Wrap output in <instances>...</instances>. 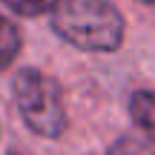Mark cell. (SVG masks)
I'll use <instances>...</instances> for the list:
<instances>
[{"label":"cell","mask_w":155,"mask_h":155,"mask_svg":"<svg viewBox=\"0 0 155 155\" xmlns=\"http://www.w3.org/2000/svg\"><path fill=\"white\" fill-rule=\"evenodd\" d=\"M52 29L83 52H115L124 43V17L109 0H63Z\"/></svg>","instance_id":"obj_1"},{"label":"cell","mask_w":155,"mask_h":155,"mask_svg":"<svg viewBox=\"0 0 155 155\" xmlns=\"http://www.w3.org/2000/svg\"><path fill=\"white\" fill-rule=\"evenodd\" d=\"M12 89H15L17 109L35 135L58 138L66 129L63 95L55 78L38 72V69H20L12 81Z\"/></svg>","instance_id":"obj_2"},{"label":"cell","mask_w":155,"mask_h":155,"mask_svg":"<svg viewBox=\"0 0 155 155\" xmlns=\"http://www.w3.org/2000/svg\"><path fill=\"white\" fill-rule=\"evenodd\" d=\"M20 55V29L0 15V69H9Z\"/></svg>","instance_id":"obj_3"},{"label":"cell","mask_w":155,"mask_h":155,"mask_svg":"<svg viewBox=\"0 0 155 155\" xmlns=\"http://www.w3.org/2000/svg\"><path fill=\"white\" fill-rule=\"evenodd\" d=\"M152 112H155V98H152L150 89L132 92V98H129V115H132V121L138 124L147 135L152 132Z\"/></svg>","instance_id":"obj_4"},{"label":"cell","mask_w":155,"mask_h":155,"mask_svg":"<svg viewBox=\"0 0 155 155\" xmlns=\"http://www.w3.org/2000/svg\"><path fill=\"white\" fill-rule=\"evenodd\" d=\"M0 3L20 17H38V15H52L63 0H0Z\"/></svg>","instance_id":"obj_5"},{"label":"cell","mask_w":155,"mask_h":155,"mask_svg":"<svg viewBox=\"0 0 155 155\" xmlns=\"http://www.w3.org/2000/svg\"><path fill=\"white\" fill-rule=\"evenodd\" d=\"M106 155H152V147H150V141H144V138L124 135V138H118L115 144L109 147Z\"/></svg>","instance_id":"obj_6"},{"label":"cell","mask_w":155,"mask_h":155,"mask_svg":"<svg viewBox=\"0 0 155 155\" xmlns=\"http://www.w3.org/2000/svg\"><path fill=\"white\" fill-rule=\"evenodd\" d=\"M141 3H152V0H141Z\"/></svg>","instance_id":"obj_7"},{"label":"cell","mask_w":155,"mask_h":155,"mask_svg":"<svg viewBox=\"0 0 155 155\" xmlns=\"http://www.w3.org/2000/svg\"><path fill=\"white\" fill-rule=\"evenodd\" d=\"M12 155H17V152H12Z\"/></svg>","instance_id":"obj_8"}]
</instances>
